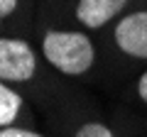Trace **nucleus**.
Instances as JSON below:
<instances>
[{
  "label": "nucleus",
  "instance_id": "f257e3e1",
  "mask_svg": "<svg viewBox=\"0 0 147 137\" xmlns=\"http://www.w3.org/2000/svg\"><path fill=\"white\" fill-rule=\"evenodd\" d=\"M42 54L54 68H59L66 76L86 74L96 61L93 42L84 32L71 30H52L42 39Z\"/></svg>",
  "mask_w": 147,
  "mask_h": 137
},
{
  "label": "nucleus",
  "instance_id": "f03ea898",
  "mask_svg": "<svg viewBox=\"0 0 147 137\" xmlns=\"http://www.w3.org/2000/svg\"><path fill=\"white\" fill-rule=\"evenodd\" d=\"M37 71V54L25 39L0 37V81L25 83Z\"/></svg>",
  "mask_w": 147,
  "mask_h": 137
},
{
  "label": "nucleus",
  "instance_id": "7ed1b4c3",
  "mask_svg": "<svg viewBox=\"0 0 147 137\" xmlns=\"http://www.w3.org/2000/svg\"><path fill=\"white\" fill-rule=\"evenodd\" d=\"M118 49L132 59H147V10L120 17L113 32Z\"/></svg>",
  "mask_w": 147,
  "mask_h": 137
},
{
  "label": "nucleus",
  "instance_id": "20e7f679",
  "mask_svg": "<svg viewBox=\"0 0 147 137\" xmlns=\"http://www.w3.org/2000/svg\"><path fill=\"white\" fill-rule=\"evenodd\" d=\"M127 0H79L76 3V17L84 27L98 30L108 25L118 12L125 7Z\"/></svg>",
  "mask_w": 147,
  "mask_h": 137
},
{
  "label": "nucleus",
  "instance_id": "39448f33",
  "mask_svg": "<svg viewBox=\"0 0 147 137\" xmlns=\"http://www.w3.org/2000/svg\"><path fill=\"white\" fill-rule=\"evenodd\" d=\"M22 110V98L20 93L10 88L5 81H0V127H10L15 118Z\"/></svg>",
  "mask_w": 147,
  "mask_h": 137
},
{
  "label": "nucleus",
  "instance_id": "423d86ee",
  "mask_svg": "<svg viewBox=\"0 0 147 137\" xmlns=\"http://www.w3.org/2000/svg\"><path fill=\"white\" fill-rule=\"evenodd\" d=\"M74 137H113V132L103 125V122H84L76 130Z\"/></svg>",
  "mask_w": 147,
  "mask_h": 137
},
{
  "label": "nucleus",
  "instance_id": "0eeeda50",
  "mask_svg": "<svg viewBox=\"0 0 147 137\" xmlns=\"http://www.w3.org/2000/svg\"><path fill=\"white\" fill-rule=\"evenodd\" d=\"M0 137H42L39 132L32 130H22V127H0Z\"/></svg>",
  "mask_w": 147,
  "mask_h": 137
},
{
  "label": "nucleus",
  "instance_id": "6e6552de",
  "mask_svg": "<svg viewBox=\"0 0 147 137\" xmlns=\"http://www.w3.org/2000/svg\"><path fill=\"white\" fill-rule=\"evenodd\" d=\"M17 0H0V20H5L10 12H15Z\"/></svg>",
  "mask_w": 147,
  "mask_h": 137
},
{
  "label": "nucleus",
  "instance_id": "1a4fd4ad",
  "mask_svg": "<svg viewBox=\"0 0 147 137\" xmlns=\"http://www.w3.org/2000/svg\"><path fill=\"white\" fill-rule=\"evenodd\" d=\"M137 93H140V98L145 100V105H147V71L140 76V81H137Z\"/></svg>",
  "mask_w": 147,
  "mask_h": 137
}]
</instances>
